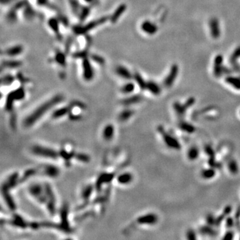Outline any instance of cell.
Instances as JSON below:
<instances>
[{"label": "cell", "instance_id": "obj_1", "mask_svg": "<svg viewBox=\"0 0 240 240\" xmlns=\"http://www.w3.org/2000/svg\"><path fill=\"white\" fill-rule=\"evenodd\" d=\"M63 100V96L62 95L58 94L52 98L49 99L48 101L44 102L43 104L40 105L38 107L33 111L29 115L27 116L24 119L23 125L25 127L28 128L34 125L36 121H38L41 117L43 116L47 113V111H49L54 106L59 104Z\"/></svg>", "mask_w": 240, "mask_h": 240}, {"label": "cell", "instance_id": "obj_2", "mask_svg": "<svg viewBox=\"0 0 240 240\" xmlns=\"http://www.w3.org/2000/svg\"><path fill=\"white\" fill-rule=\"evenodd\" d=\"M32 150L33 154L41 158L52 159V160H57L58 158H60L59 152L47 147L35 146L32 147Z\"/></svg>", "mask_w": 240, "mask_h": 240}, {"label": "cell", "instance_id": "obj_3", "mask_svg": "<svg viewBox=\"0 0 240 240\" xmlns=\"http://www.w3.org/2000/svg\"><path fill=\"white\" fill-rule=\"evenodd\" d=\"M109 18L107 17H104V18H99L96 20H93L91 22L86 24L85 25L83 26H78L76 27H74V32L77 35H82L85 34V33H88L91 30H93L96 28L97 26H101V25L105 23L106 21Z\"/></svg>", "mask_w": 240, "mask_h": 240}, {"label": "cell", "instance_id": "obj_4", "mask_svg": "<svg viewBox=\"0 0 240 240\" xmlns=\"http://www.w3.org/2000/svg\"><path fill=\"white\" fill-rule=\"evenodd\" d=\"M29 194L41 203H47V195L46 193L45 188H43V186L40 184L35 183L32 184L29 188Z\"/></svg>", "mask_w": 240, "mask_h": 240}, {"label": "cell", "instance_id": "obj_5", "mask_svg": "<svg viewBox=\"0 0 240 240\" xmlns=\"http://www.w3.org/2000/svg\"><path fill=\"white\" fill-rule=\"evenodd\" d=\"M158 131L159 133H161L163 141L165 142V144L169 147L176 150H179L181 149V145L177 139H175L172 135H170L169 133L166 132L163 126L159 125L158 127Z\"/></svg>", "mask_w": 240, "mask_h": 240}, {"label": "cell", "instance_id": "obj_6", "mask_svg": "<svg viewBox=\"0 0 240 240\" xmlns=\"http://www.w3.org/2000/svg\"><path fill=\"white\" fill-rule=\"evenodd\" d=\"M83 77L85 81H91L94 77L93 68L91 65L90 61L87 57L83 59L82 62Z\"/></svg>", "mask_w": 240, "mask_h": 240}, {"label": "cell", "instance_id": "obj_7", "mask_svg": "<svg viewBox=\"0 0 240 240\" xmlns=\"http://www.w3.org/2000/svg\"><path fill=\"white\" fill-rule=\"evenodd\" d=\"M178 72H179V68H178L177 65H176V64L173 65L171 69H170L169 73L163 81V85L166 88H169L172 87L177 76Z\"/></svg>", "mask_w": 240, "mask_h": 240}, {"label": "cell", "instance_id": "obj_8", "mask_svg": "<svg viewBox=\"0 0 240 240\" xmlns=\"http://www.w3.org/2000/svg\"><path fill=\"white\" fill-rule=\"evenodd\" d=\"M158 222V216L152 213L143 215L137 219V222L141 225H155Z\"/></svg>", "mask_w": 240, "mask_h": 240}, {"label": "cell", "instance_id": "obj_9", "mask_svg": "<svg viewBox=\"0 0 240 240\" xmlns=\"http://www.w3.org/2000/svg\"><path fill=\"white\" fill-rule=\"evenodd\" d=\"M209 26H210V33L212 38L215 39V40L218 39L221 35V30H220L218 19L216 18H211L210 22H209Z\"/></svg>", "mask_w": 240, "mask_h": 240}, {"label": "cell", "instance_id": "obj_10", "mask_svg": "<svg viewBox=\"0 0 240 240\" xmlns=\"http://www.w3.org/2000/svg\"><path fill=\"white\" fill-rule=\"evenodd\" d=\"M223 57L222 55H217L214 60L213 74L216 77H221L224 73V68L222 66Z\"/></svg>", "mask_w": 240, "mask_h": 240}, {"label": "cell", "instance_id": "obj_11", "mask_svg": "<svg viewBox=\"0 0 240 240\" xmlns=\"http://www.w3.org/2000/svg\"><path fill=\"white\" fill-rule=\"evenodd\" d=\"M42 173L43 174L47 175V177L55 178L60 175V169L55 166L46 165L42 167Z\"/></svg>", "mask_w": 240, "mask_h": 240}, {"label": "cell", "instance_id": "obj_12", "mask_svg": "<svg viewBox=\"0 0 240 240\" xmlns=\"http://www.w3.org/2000/svg\"><path fill=\"white\" fill-rule=\"evenodd\" d=\"M141 28L144 33L148 35H153L157 32L158 26L150 21H145L141 25Z\"/></svg>", "mask_w": 240, "mask_h": 240}, {"label": "cell", "instance_id": "obj_13", "mask_svg": "<svg viewBox=\"0 0 240 240\" xmlns=\"http://www.w3.org/2000/svg\"><path fill=\"white\" fill-rule=\"evenodd\" d=\"M24 51V47L20 45L12 46L5 49L4 54L8 57H15L21 54Z\"/></svg>", "mask_w": 240, "mask_h": 240}, {"label": "cell", "instance_id": "obj_14", "mask_svg": "<svg viewBox=\"0 0 240 240\" xmlns=\"http://www.w3.org/2000/svg\"><path fill=\"white\" fill-rule=\"evenodd\" d=\"M116 72L118 76L124 78L125 80H132L133 77V75L130 71L129 69L123 66H119L116 69Z\"/></svg>", "mask_w": 240, "mask_h": 240}, {"label": "cell", "instance_id": "obj_15", "mask_svg": "<svg viewBox=\"0 0 240 240\" xmlns=\"http://www.w3.org/2000/svg\"><path fill=\"white\" fill-rule=\"evenodd\" d=\"M115 134V128L111 124L106 125L103 130L102 136L105 141H110Z\"/></svg>", "mask_w": 240, "mask_h": 240}, {"label": "cell", "instance_id": "obj_16", "mask_svg": "<svg viewBox=\"0 0 240 240\" xmlns=\"http://www.w3.org/2000/svg\"><path fill=\"white\" fill-rule=\"evenodd\" d=\"M133 179L132 174L130 172H124L120 174L117 177V181L121 185H127L132 182Z\"/></svg>", "mask_w": 240, "mask_h": 240}, {"label": "cell", "instance_id": "obj_17", "mask_svg": "<svg viewBox=\"0 0 240 240\" xmlns=\"http://www.w3.org/2000/svg\"><path fill=\"white\" fill-rule=\"evenodd\" d=\"M126 8H127L126 5L125 4L120 5L115 10V12H113L112 15L111 17L110 21L111 23L113 24L116 23L117 21L120 18L121 15L122 14H124V12H125V10H126Z\"/></svg>", "mask_w": 240, "mask_h": 240}, {"label": "cell", "instance_id": "obj_18", "mask_svg": "<svg viewBox=\"0 0 240 240\" xmlns=\"http://www.w3.org/2000/svg\"><path fill=\"white\" fill-rule=\"evenodd\" d=\"M69 111H70V105L57 109V110H55L54 111V113H52V118L55 119L61 118L62 117L69 114Z\"/></svg>", "mask_w": 240, "mask_h": 240}, {"label": "cell", "instance_id": "obj_19", "mask_svg": "<svg viewBox=\"0 0 240 240\" xmlns=\"http://www.w3.org/2000/svg\"><path fill=\"white\" fill-rule=\"evenodd\" d=\"M231 211H232V208H231V206L230 205L226 206L224 211H223V213L218 217H216V224H215V226H216V227H219V226L221 225L222 222L224 221L226 217H227L228 215L231 213Z\"/></svg>", "mask_w": 240, "mask_h": 240}, {"label": "cell", "instance_id": "obj_20", "mask_svg": "<svg viewBox=\"0 0 240 240\" xmlns=\"http://www.w3.org/2000/svg\"><path fill=\"white\" fill-rule=\"evenodd\" d=\"M173 106H174V111H175V113H176L177 116L182 120V118H183L184 116H185L186 110H188V107H186L185 104H181L180 103L178 102H175Z\"/></svg>", "mask_w": 240, "mask_h": 240}, {"label": "cell", "instance_id": "obj_21", "mask_svg": "<svg viewBox=\"0 0 240 240\" xmlns=\"http://www.w3.org/2000/svg\"><path fill=\"white\" fill-rule=\"evenodd\" d=\"M200 232L205 236H208L210 237H216L217 236V231L210 225H203L200 228Z\"/></svg>", "mask_w": 240, "mask_h": 240}, {"label": "cell", "instance_id": "obj_22", "mask_svg": "<svg viewBox=\"0 0 240 240\" xmlns=\"http://www.w3.org/2000/svg\"><path fill=\"white\" fill-rule=\"evenodd\" d=\"M142 100V97L141 95H134L133 96L127 97L124 99L122 100L121 104L124 105H130L133 104H138V103L140 102Z\"/></svg>", "mask_w": 240, "mask_h": 240}, {"label": "cell", "instance_id": "obj_23", "mask_svg": "<svg viewBox=\"0 0 240 240\" xmlns=\"http://www.w3.org/2000/svg\"><path fill=\"white\" fill-rule=\"evenodd\" d=\"M146 90H148L149 91L155 96H158L161 93L160 87L157 83L153 82V81H149V82H147Z\"/></svg>", "mask_w": 240, "mask_h": 240}, {"label": "cell", "instance_id": "obj_24", "mask_svg": "<svg viewBox=\"0 0 240 240\" xmlns=\"http://www.w3.org/2000/svg\"><path fill=\"white\" fill-rule=\"evenodd\" d=\"M179 127L180 128V130L183 131V132L189 133H194L195 132V130H196L194 125L189 124L188 122L184 121L183 120H181L179 124Z\"/></svg>", "mask_w": 240, "mask_h": 240}, {"label": "cell", "instance_id": "obj_25", "mask_svg": "<svg viewBox=\"0 0 240 240\" xmlns=\"http://www.w3.org/2000/svg\"><path fill=\"white\" fill-rule=\"evenodd\" d=\"M21 65L22 62L17 60H5L1 63V66L5 68H17Z\"/></svg>", "mask_w": 240, "mask_h": 240}, {"label": "cell", "instance_id": "obj_26", "mask_svg": "<svg viewBox=\"0 0 240 240\" xmlns=\"http://www.w3.org/2000/svg\"><path fill=\"white\" fill-rule=\"evenodd\" d=\"M225 82L236 90H240V77L229 76L226 77Z\"/></svg>", "mask_w": 240, "mask_h": 240}, {"label": "cell", "instance_id": "obj_27", "mask_svg": "<svg viewBox=\"0 0 240 240\" xmlns=\"http://www.w3.org/2000/svg\"><path fill=\"white\" fill-rule=\"evenodd\" d=\"M227 167L229 171H230L232 174H237L239 172V167L238 163L234 159H230L228 161Z\"/></svg>", "mask_w": 240, "mask_h": 240}, {"label": "cell", "instance_id": "obj_28", "mask_svg": "<svg viewBox=\"0 0 240 240\" xmlns=\"http://www.w3.org/2000/svg\"><path fill=\"white\" fill-rule=\"evenodd\" d=\"M200 152L197 147L193 146L189 148L188 152V158L189 160L194 161L199 157Z\"/></svg>", "mask_w": 240, "mask_h": 240}, {"label": "cell", "instance_id": "obj_29", "mask_svg": "<svg viewBox=\"0 0 240 240\" xmlns=\"http://www.w3.org/2000/svg\"><path fill=\"white\" fill-rule=\"evenodd\" d=\"M60 21L56 18H51L48 21V26L53 32L55 33H59L60 32Z\"/></svg>", "mask_w": 240, "mask_h": 240}, {"label": "cell", "instance_id": "obj_30", "mask_svg": "<svg viewBox=\"0 0 240 240\" xmlns=\"http://www.w3.org/2000/svg\"><path fill=\"white\" fill-rule=\"evenodd\" d=\"M133 113H134V111L132 110H130V109L125 110L120 113L119 115V119L121 121H127L133 115Z\"/></svg>", "mask_w": 240, "mask_h": 240}, {"label": "cell", "instance_id": "obj_31", "mask_svg": "<svg viewBox=\"0 0 240 240\" xmlns=\"http://www.w3.org/2000/svg\"><path fill=\"white\" fill-rule=\"evenodd\" d=\"M133 77H134L135 81L136 83H138V85L139 86V88H141V90H146L147 88V82H146L144 80V78L142 77L141 75L139 74V73H135L133 74Z\"/></svg>", "mask_w": 240, "mask_h": 240}, {"label": "cell", "instance_id": "obj_32", "mask_svg": "<svg viewBox=\"0 0 240 240\" xmlns=\"http://www.w3.org/2000/svg\"><path fill=\"white\" fill-rule=\"evenodd\" d=\"M215 175H216V170H215V168H213V167L203 169L201 173L202 177L206 180L213 178L215 176Z\"/></svg>", "mask_w": 240, "mask_h": 240}, {"label": "cell", "instance_id": "obj_33", "mask_svg": "<svg viewBox=\"0 0 240 240\" xmlns=\"http://www.w3.org/2000/svg\"><path fill=\"white\" fill-rule=\"evenodd\" d=\"M55 60L59 65L64 67L66 64V57L65 54L60 51L57 52L55 54Z\"/></svg>", "mask_w": 240, "mask_h": 240}, {"label": "cell", "instance_id": "obj_34", "mask_svg": "<svg viewBox=\"0 0 240 240\" xmlns=\"http://www.w3.org/2000/svg\"><path fill=\"white\" fill-rule=\"evenodd\" d=\"M134 89H135L134 83H133L132 82H128L122 86V88H121V93L124 94H129L133 92V90H134Z\"/></svg>", "mask_w": 240, "mask_h": 240}, {"label": "cell", "instance_id": "obj_35", "mask_svg": "<svg viewBox=\"0 0 240 240\" xmlns=\"http://www.w3.org/2000/svg\"><path fill=\"white\" fill-rule=\"evenodd\" d=\"M93 187L91 185L86 186L85 188L83 189V190L82 191V197L83 200L86 201V200H88L89 198H90V197L91 196V195L92 194V191H93Z\"/></svg>", "mask_w": 240, "mask_h": 240}, {"label": "cell", "instance_id": "obj_36", "mask_svg": "<svg viewBox=\"0 0 240 240\" xmlns=\"http://www.w3.org/2000/svg\"><path fill=\"white\" fill-rule=\"evenodd\" d=\"M239 57H240V46L237 47L236 49L233 52L232 55H231L230 57V62L231 63V64L235 66L236 67L238 66V65H237V60H238Z\"/></svg>", "mask_w": 240, "mask_h": 240}, {"label": "cell", "instance_id": "obj_37", "mask_svg": "<svg viewBox=\"0 0 240 240\" xmlns=\"http://www.w3.org/2000/svg\"><path fill=\"white\" fill-rule=\"evenodd\" d=\"M15 80V78L13 77L12 75H11L10 74H6L4 76H3L1 78V84L2 85H9L12 83H13Z\"/></svg>", "mask_w": 240, "mask_h": 240}, {"label": "cell", "instance_id": "obj_38", "mask_svg": "<svg viewBox=\"0 0 240 240\" xmlns=\"http://www.w3.org/2000/svg\"><path fill=\"white\" fill-rule=\"evenodd\" d=\"M208 163L211 167H213L215 169H221L222 167V163L219 162V161H217L216 159H215V157L209 158Z\"/></svg>", "mask_w": 240, "mask_h": 240}, {"label": "cell", "instance_id": "obj_39", "mask_svg": "<svg viewBox=\"0 0 240 240\" xmlns=\"http://www.w3.org/2000/svg\"><path fill=\"white\" fill-rule=\"evenodd\" d=\"M75 158L77 159V160H79L80 161H82V162H88L90 161V157L88 155L83 154V153H77L75 155Z\"/></svg>", "mask_w": 240, "mask_h": 240}, {"label": "cell", "instance_id": "obj_40", "mask_svg": "<svg viewBox=\"0 0 240 240\" xmlns=\"http://www.w3.org/2000/svg\"><path fill=\"white\" fill-rule=\"evenodd\" d=\"M24 15L26 19H32L34 17V12L30 7H26L24 11Z\"/></svg>", "mask_w": 240, "mask_h": 240}, {"label": "cell", "instance_id": "obj_41", "mask_svg": "<svg viewBox=\"0 0 240 240\" xmlns=\"http://www.w3.org/2000/svg\"><path fill=\"white\" fill-rule=\"evenodd\" d=\"M240 205L237 209L235 213V222H236V226L238 228V230L240 231Z\"/></svg>", "mask_w": 240, "mask_h": 240}, {"label": "cell", "instance_id": "obj_42", "mask_svg": "<svg viewBox=\"0 0 240 240\" xmlns=\"http://www.w3.org/2000/svg\"><path fill=\"white\" fill-rule=\"evenodd\" d=\"M90 10L88 7H85L84 9H83L80 15V19H81L82 21L85 20L88 18L89 13H90Z\"/></svg>", "mask_w": 240, "mask_h": 240}, {"label": "cell", "instance_id": "obj_43", "mask_svg": "<svg viewBox=\"0 0 240 240\" xmlns=\"http://www.w3.org/2000/svg\"><path fill=\"white\" fill-rule=\"evenodd\" d=\"M206 222H207L208 225L215 226V224H216V217L213 216V214H208L207 217H206Z\"/></svg>", "mask_w": 240, "mask_h": 240}, {"label": "cell", "instance_id": "obj_44", "mask_svg": "<svg viewBox=\"0 0 240 240\" xmlns=\"http://www.w3.org/2000/svg\"><path fill=\"white\" fill-rule=\"evenodd\" d=\"M236 225L235 219L231 217H227L225 220V226L227 228H231Z\"/></svg>", "mask_w": 240, "mask_h": 240}, {"label": "cell", "instance_id": "obj_45", "mask_svg": "<svg viewBox=\"0 0 240 240\" xmlns=\"http://www.w3.org/2000/svg\"><path fill=\"white\" fill-rule=\"evenodd\" d=\"M205 152L206 153V154L209 155V157L210 158L215 157L214 150L210 145H207V146H205Z\"/></svg>", "mask_w": 240, "mask_h": 240}, {"label": "cell", "instance_id": "obj_46", "mask_svg": "<svg viewBox=\"0 0 240 240\" xmlns=\"http://www.w3.org/2000/svg\"><path fill=\"white\" fill-rule=\"evenodd\" d=\"M91 60L95 61V62L100 64V65H104V63H105V60H104V58L97 55H92Z\"/></svg>", "mask_w": 240, "mask_h": 240}, {"label": "cell", "instance_id": "obj_47", "mask_svg": "<svg viewBox=\"0 0 240 240\" xmlns=\"http://www.w3.org/2000/svg\"><path fill=\"white\" fill-rule=\"evenodd\" d=\"M186 237H187V238L189 240H193V239H195L197 238L195 231L193 230H191V229H190V230H189L188 231H187Z\"/></svg>", "mask_w": 240, "mask_h": 240}, {"label": "cell", "instance_id": "obj_48", "mask_svg": "<svg viewBox=\"0 0 240 240\" xmlns=\"http://www.w3.org/2000/svg\"><path fill=\"white\" fill-rule=\"evenodd\" d=\"M234 238V233L231 231H228L225 233V235L222 238V239L224 240H231Z\"/></svg>", "mask_w": 240, "mask_h": 240}, {"label": "cell", "instance_id": "obj_49", "mask_svg": "<svg viewBox=\"0 0 240 240\" xmlns=\"http://www.w3.org/2000/svg\"><path fill=\"white\" fill-rule=\"evenodd\" d=\"M195 99L194 97H189V98L187 100L186 102L184 104H185L186 107H188V109H189L191 107V106H192L195 104Z\"/></svg>", "mask_w": 240, "mask_h": 240}, {"label": "cell", "instance_id": "obj_50", "mask_svg": "<svg viewBox=\"0 0 240 240\" xmlns=\"http://www.w3.org/2000/svg\"><path fill=\"white\" fill-rule=\"evenodd\" d=\"M11 1V0H1V3L2 4H8V3H10Z\"/></svg>", "mask_w": 240, "mask_h": 240}, {"label": "cell", "instance_id": "obj_51", "mask_svg": "<svg viewBox=\"0 0 240 240\" xmlns=\"http://www.w3.org/2000/svg\"><path fill=\"white\" fill-rule=\"evenodd\" d=\"M84 1L88 3H92L93 1V0H84Z\"/></svg>", "mask_w": 240, "mask_h": 240}, {"label": "cell", "instance_id": "obj_52", "mask_svg": "<svg viewBox=\"0 0 240 240\" xmlns=\"http://www.w3.org/2000/svg\"><path fill=\"white\" fill-rule=\"evenodd\" d=\"M239 239H240V238H239Z\"/></svg>", "mask_w": 240, "mask_h": 240}]
</instances>
